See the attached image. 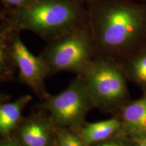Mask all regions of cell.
Returning <instances> with one entry per match:
<instances>
[{"label": "cell", "instance_id": "cell-10", "mask_svg": "<svg viewBox=\"0 0 146 146\" xmlns=\"http://www.w3.org/2000/svg\"><path fill=\"white\" fill-rule=\"evenodd\" d=\"M124 125L127 130L139 135L146 134V98L131 104L124 109Z\"/></svg>", "mask_w": 146, "mask_h": 146}, {"label": "cell", "instance_id": "cell-14", "mask_svg": "<svg viewBox=\"0 0 146 146\" xmlns=\"http://www.w3.org/2000/svg\"><path fill=\"white\" fill-rule=\"evenodd\" d=\"M0 146H21L13 135L9 137H0Z\"/></svg>", "mask_w": 146, "mask_h": 146}, {"label": "cell", "instance_id": "cell-4", "mask_svg": "<svg viewBox=\"0 0 146 146\" xmlns=\"http://www.w3.org/2000/svg\"><path fill=\"white\" fill-rule=\"evenodd\" d=\"M77 76L85 84L92 103L100 106H114L123 99L125 94L123 74L111 64L91 62Z\"/></svg>", "mask_w": 146, "mask_h": 146}, {"label": "cell", "instance_id": "cell-7", "mask_svg": "<svg viewBox=\"0 0 146 146\" xmlns=\"http://www.w3.org/2000/svg\"><path fill=\"white\" fill-rule=\"evenodd\" d=\"M56 127L43 110L22 118L13 132L21 146H55Z\"/></svg>", "mask_w": 146, "mask_h": 146}, {"label": "cell", "instance_id": "cell-18", "mask_svg": "<svg viewBox=\"0 0 146 146\" xmlns=\"http://www.w3.org/2000/svg\"><path fill=\"white\" fill-rule=\"evenodd\" d=\"M139 146H146V137H143L141 141H139Z\"/></svg>", "mask_w": 146, "mask_h": 146}, {"label": "cell", "instance_id": "cell-12", "mask_svg": "<svg viewBox=\"0 0 146 146\" xmlns=\"http://www.w3.org/2000/svg\"><path fill=\"white\" fill-rule=\"evenodd\" d=\"M79 134L66 128L56 127V146H86Z\"/></svg>", "mask_w": 146, "mask_h": 146}, {"label": "cell", "instance_id": "cell-17", "mask_svg": "<svg viewBox=\"0 0 146 146\" xmlns=\"http://www.w3.org/2000/svg\"><path fill=\"white\" fill-rule=\"evenodd\" d=\"M7 2L13 5H21L27 2L28 0H5Z\"/></svg>", "mask_w": 146, "mask_h": 146}, {"label": "cell", "instance_id": "cell-6", "mask_svg": "<svg viewBox=\"0 0 146 146\" xmlns=\"http://www.w3.org/2000/svg\"><path fill=\"white\" fill-rule=\"evenodd\" d=\"M10 52L17 69L18 77L35 94L43 99L49 94L45 87V79L50 71L41 57L30 52L18 36H14L10 43Z\"/></svg>", "mask_w": 146, "mask_h": 146}, {"label": "cell", "instance_id": "cell-11", "mask_svg": "<svg viewBox=\"0 0 146 146\" xmlns=\"http://www.w3.org/2000/svg\"><path fill=\"white\" fill-rule=\"evenodd\" d=\"M17 73L8 45L5 37L0 35V85L13 81Z\"/></svg>", "mask_w": 146, "mask_h": 146}, {"label": "cell", "instance_id": "cell-9", "mask_svg": "<svg viewBox=\"0 0 146 146\" xmlns=\"http://www.w3.org/2000/svg\"><path fill=\"white\" fill-rule=\"evenodd\" d=\"M117 118H110L94 123H85L80 130L79 135L87 145L102 142L114 135L121 127Z\"/></svg>", "mask_w": 146, "mask_h": 146}, {"label": "cell", "instance_id": "cell-5", "mask_svg": "<svg viewBox=\"0 0 146 146\" xmlns=\"http://www.w3.org/2000/svg\"><path fill=\"white\" fill-rule=\"evenodd\" d=\"M140 22L139 14L132 8L117 6L109 9L100 25L102 44L112 48L125 45L137 32Z\"/></svg>", "mask_w": 146, "mask_h": 146}, {"label": "cell", "instance_id": "cell-3", "mask_svg": "<svg viewBox=\"0 0 146 146\" xmlns=\"http://www.w3.org/2000/svg\"><path fill=\"white\" fill-rule=\"evenodd\" d=\"M76 19V12L69 3L45 0L20 12L19 25L41 35H53L68 31Z\"/></svg>", "mask_w": 146, "mask_h": 146}, {"label": "cell", "instance_id": "cell-13", "mask_svg": "<svg viewBox=\"0 0 146 146\" xmlns=\"http://www.w3.org/2000/svg\"><path fill=\"white\" fill-rule=\"evenodd\" d=\"M135 71L139 79L146 83V56L137 62L135 66Z\"/></svg>", "mask_w": 146, "mask_h": 146}, {"label": "cell", "instance_id": "cell-2", "mask_svg": "<svg viewBox=\"0 0 146 146\" xmlns=\"http://www.w3.org/2000/svg\"><path fill=\"white\" fill-rule=\"evenodd\" d=\"M89 50V43L85 35L74 31L54 42L40 57L47 65L50 75L68 72L79 76L91 63Z\"/></svg>", "mask_w": 146, "mask_h": 146}, {"label": "cell", "instance_id": "cell-16", "mask_svg": "<svg viewBox=\"0 0 146 146\" xmlns=\"http://www.w3.org/2000/svg\"><path fill=\"white\" fill-rule=\"evenodd\" d=\"M11 96L4 93L0 92V107L2 106L5 102L10 101Z\"/></svg>", "mask_w": 146, "mask_h": 146}, {"label": "cell", "instance_id": "cell-8", "mask_svg": "<svg viewBox=\"0 0 146 146\" xmlns=\"http://www.w3.org/2000/svg\"><path fill=\"white\" fill-rule=\"evenodd\" d=\"M33 100L31 95H24L13 102H7L0 107V137L12 135L23 118L25 108Z\"/></svg>", "mask_w": 146, "mask_h": 146}, {"label": "cell", "instance_id": "cell-1", "mask_svg": "<svg viewBox=\"0 0 146 146\" xmlns=\"http://www.w3.org/2000/svg\"><path fill=\"white\" fill-rule=\"evenodd\" d=\"M39 107L48 114L54 125L79 133L92 104L85 84L78 76L56 96L48 94Z\"/></svg>", "mask_w": 146, "mask_h": 146}, {"label": "cell", "instance_id": "cell-15", "mask_svg": "<svg viewBox=\"0 0 146 146\" xmlns=\"http://www.w3.org/2000/svg\"><path fill=\"white\" fill-rule=\"evenodd\" d=\"M95 146H124L123 144L118 143L117 141H110L106 142H102L99 144H97Z\"/></svg>", "mask_w": 146, "mask_h": 146}]
</instances>
